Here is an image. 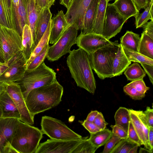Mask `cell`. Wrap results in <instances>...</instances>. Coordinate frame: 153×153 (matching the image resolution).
Segmentation results:
<instances>
[{
    "instance_id": "61",
    "label": "cell",
    "mask_w": 153,
    "mask_h": 153,
    "mask_svg": "<svg viewBox=\"0 0 153 153\" xmlns=\"http://www.w3.org/2000/svg\"><path fill=\"white\" fill-rule=\"evenodd\" d=\"M108 2L110 1H113L114 0H106Z\"/></svg>"
},
{
    "instance_id": "28",
    "label": "cell",
    "mask_w": 153,
    "mask_h": 153,
    "mask_svg": "<svg viewBox=\"0 0 153 153\" xmlns=\"http://www.w3.org/2000/svg\"><path fill=\"white\" fill-rule=\"evenodd\" d=\"M90 134L88 139L92 144L97 149L104 145L112 134L111 130L105 128L96 133Z\"/></svg>"
},
{
    "instance_id": "58",
    "label": "cell",
    "mask_w": 153,
    "mask_h": 153,
    "mask_svg": "<svg viewBox=\"0 0 153 153\" xmlns=\"http://www.w3.org/2000/svg\"><path fill=\"white\" fill-rule=\"evenodd\" d=\"M56 0H48V7L50 8L54 3Z\"/></svg>"
},
{
    "instance_id": "57",
    "label": "cell",
    "mask_w": 153,
    "mask_h": 153,
    "mask_svg": "<svg viewBox=\"0 0 153 153\" xmlns=\"http://www.w3.org/2000/svg\"><path fill=\"white\" fill-rule=\"evenodd\" d=\"M11 1L13 5L14 8L18 7L19 5V0H11Z\"/></svg>"
},
{
    "instance_id": "29",
    "label": "cell",
    "mask_w": 153,
    "mask_h": 153,
    "mask_svg": "<svg viewBox=\"0 0 153 153\" xmlns=\"http://www.w3.org/2000/svg\"><path fill=\"white\" fill-rule=\"evenodd\" d=\"M138 52L153 59V39L143 32L140 37Z\"/></svg>"
},
{
    "instance_id": "33",
    "label": "cell",
    "mask_w": 153,
    "mask_h": 153,
    "mask_svg": "<svg viewBox=\"0 0 153 153\" xmlns=\"http://www.w3.org/2000/svg\"><path fill=\"white\" fill-rule=\"evenodd\" d=\"M129 110L131 122L135 131L145 148L150 150L146 143L144 135L143 126L135 110L132 109H129Z\"/></svg>"
},
{
    "instance_id": "12",
    "label": "cell",
    "mask_w": 153,
    "mask_h": 153,
    "mask_svg": "<svg viewBox=\"0 0 153 153\" xmlns=\"http://www.w3.org/2000/svg\"><path fill=\"white\" fill-rule=\"evenodd\" d=\"M83 138L68 140L50 139L39 144L35 153H71Z\"/></svg>"
},
{
    "instance_id": "7",
    "label": "cell",
    "mask_w": 153,
    "mask_h": 153,
    "mask_svg": "<svg viewBox=\"0 0 153 153\" xmlns=\"http://www.w3.org/2000/svg\"><path fill=\"white\" fill-rule=\"evenodd\" d=\"M41 126L42 132L51 139L68 140L82 138L63 122L51 117L44 116L42 117Z\"/></svg>"
},
{
    "instance_id": "49",
    "label": "cell",
    "mask_w": 153,
    "mask_h": 153,
    "mask_svg": "<svg viewBox=\"0 0 153 153\" xmlns=\"http://www.w3.org/2000/svg\"><path fill=\"white\" fill-rule=\"evenodd\" d=\"M137 9H145L148 5L149 0H132Z\"/></svg>"
},
{
    "instance_id": "21",
    "label": "cell",
    "mask_w": 153,
    "mask_h": 153,
    "mask_svg": "<svg viewBox=\"0 0 153 153\" xmlns=\"http://www.w3.org/2000/svg\"><path fill=\"white\" fill-rule=\"evenodd\" d=\"M131 62L126 56L122 45L120 44L113 63V77L121 75Z\"/></svg>"
},
{
    "instance_id": "46",
    "label": "cell",
    "mask_w": 153,
    "mask_h": 153,
    "mask_svg": "<svg viewBox=\"0 0 153 153\" xmlns=\"http://www.w3.org/2000/svg\"><path fill=\"white\" fill-rule=\"evenodd\" d=\"M146 120L149 127H153V109L147 106L144 112Z\"/></svg>"
},
{
    "instance_id": "6",
    "label": "cell",
    "mask_w": 153,
    "mask_h": 153,
    "mask_svg": "<svg viewBox=\"0 0 153 153\" xmlns=\"http://www.w3.org/2000/svg\"><path fill=\"white\" fill-rule=\"evenodd\" d=\"M23 50L22 37L18 31L0 24V57L3 62L7 63Z\"/></svg>"
},
{
    "instance_id": "17",
    "label": "cell",
    "mask_w": 153,
    "mask_h": 153,
    "mask_svg": "<svg viewBox=\"0 0 153 153\" xmlns=\"http://www.w3.org/2000/svg\"><path fill=\"white\" fill-rule=\"evenodd\" d=\"M0 24L17 30L15 10L11 0H0Z\"/></svg>"
},
{
    "instance_id": "32",
    "label": "cell",
    "mask_w": 153,
    "mask_h": 153,
    "mask_svg": "<svg viewBox=\"0 0 153 153\" xmlns=\"http://www.w3.org/2000/svg\"><path fill=\"white\" fill-rule=\"evenodd\" d=\"M51 20L50 22L45 33L32 53L30 57L27 60L26 63V68L35 57L41 52L46 45L49 43L51 27Z\"/></svg>"
},
{
    "instance_id": "47",
    "label": "cell",
    "mask_w": 153,
    "mask_h": 153,
    "mask_svg": "<svg viewBox=\"0 0 153 153\" xmlns=\"http://www.w3.org/2000/svg\"><path fill=\"white\" fill-rule=\"evenodd\" d=\"M143 32L153 39V20L147 22L142 27Z\"/></svg>"
},
{
    "instance_id": "43",
    "label": "cell",
    "mask_w": 153,
    "mask_h": 153,
    "mask_svg": "<svg viewBox=\"0 0 153 153\" xmlns=\"http://www.w3.org/2000/svg\"><path fill=\"white\" fill-rule=\"evenodd\" d=\"M111 127L112 129V134L121 139H126L127 138V132L120 126L115 124L111 125Z\"/></svg>"
},
{
    "instance_id": "30",
    "label": "cell",
    "mask_w": 153,
    "mask_h": 153,
    "mask_svg": "<svg viewBox=\"0 0 153 153\" xmlns=\"http://www.w3.org/2000/svg\"><path fill=\"white\" fill-rule=\"evenodd\" d=\"M124 74L128 80L132 81L143 79L146 74L138 62H134L127 67Z\"/></svg>"
},
{
    "instance_id": "51",
    "label": "cell",
    "mask_w": 153,
    "mask_h": 153,
    "mask_svg": "<svg viewBox=\"0 0 153 153\" xmlns=\"http://www.w3.org/2000/svg\"><path fill=\"white\" fill-rule=\"evenodd\" d=\"M148 140L151 149H153V127H149L148 133Z\"/></svg>"
},
{
    "instance_id": "13",
    "label": "cell",
    "mask_w": 153,
    "mask_h": 153,
    "mask_svg": "<svg viewBox=\"0 0 153 153\" xmlns=\"http://www.w3.org/2000/svg\"><path fill=\"white\" fill-rule=\"evenodd\" d=\"M102 35L94 33L80 34L77 37L76 44L88 54L94 53L99 49L111 43Z\"/></svg>"
},
{
    "instance_id": "9",
    "label": "cell",
    "mask_w": 153,
    "mask_h": 153,
    "mask_svg": "<svg viewBox=\"0 0 153 153\" xmlns=\"http://www.w3.org/2000/svg\"><path fill=\"white\" fill-rule=\"evenodd\" d=\"M27 59L23 51L8 62L7 65L0 75V82H18L24 77L26 70Z\"/></svg>"
},
{
    "instance_id": "3",
    "label": "cell",
    "mask_w": 153,
    "mask_h": 153,
    "mask_svg": "<svg viewBox=\"0 0 153 153\" xmlns=\"http://www.w3.org/2000/svg\"><path fill=\"white\" fill-rule=\"evenodd\" d=\"M43 134L38 128L19 120L11 144L18 153H35Z\"/></svg>"
},
{
    "instance_id": "44",
    "label": "cell",
    "mask_w": 153,
    "mask_h": 153,
    "mask_svg": "<svg viewBox=\"0 0 153 153\" xmlns=\"http://www.w3.org/2000/svg\"><path fill=\"white\" fill-rule=\"evenodd\" d=\"M93 122L101 130L105 129L108 124L105 120L103 114L100 112H99Z\"/></svg>"
},
{
    "instance_id": "16",
    "label": "cell",
    "mask_w": 153,
    "mask_h": 153,
    "mask_svg": "<svg viewBox=\"0 0 153 153\" xmlns=\"http://www.w3.org/2000/svg\"><path fill=\"white\" fill-rule=\"evenodd\" d=\"M62 10L58 11L51 20V27L49 42L55 43L69 26Z\"/></svg>"
},
{
    "instance_id": "14",
    "label": "cell",
    "mask_w": 153,
    "mask_h": 153,
    "mask_svg": "<svg viewBox=\"0 0 153 153\" xmlns=\"http://www.w3.org/2000/svg\"><path fill=\"white\" fill-rule=\"evenodd\" d=\"M91 0H71L65 14L69 24H74L82 31L84 16Z\"/></svg>"
},
{
    "instance_id": "10",
    "label": "cell",
    "mask_w": 153,
    "mask_h": 153,
    "mask_svg": "<svg viewBox=\"0 0 153 153\" xmlns=\"http://www.w3.org/2000/svg\"><path fill=\"white\" fill-rule=\"evenodd\" d=\"M5 90L13 99L20 115V121L32 125L34 123V116L29 112L20 86L17 82L4 83Z\"/></svg>"
},
{
    "instance_id": "2",
    "label": "cell",
    "mask_w": 153,
    "mask_h": 153,
    "mask_svg": "<svg viewBox=\"0 0 153 153\" xmlns=\"http://www.w3.org/2000/svg\"><path fill=\"white\" fill-rule=\"evenodd\" d=\"M69 53L66 62L72 77L78 86L94 94L96 81L88 53L80 48Z\"/></svg>"
},
{
    "instance_id": "25",
    "label": "cell",
    "mask_w": 153,
    "mask_h": 153,
    "mask_svg": "<svg viewBox=\"0 0 153 153\" xmlns=\"http://www.w3.org/2000/svg\"><path fill=\"white\" fill-rule=\"evenodd\" d=\"M14 10L17 30L22 36L24 26L28 25L26 0H19V6Z\"/></svg>"
},
{
    "instance_id": "52",
    "label": "cell",
    "mask_w": 153,
    "mask_h": 153,
    "mask_svg": "<svg viewBox=\"0 0 153 153\" xmlns=\"http://www.w3.org/2000/svg\"><path fill=\"white\" fill-rule=\"evenodd\" d=\"M99 112L96 110L92 111L88 114L85 120L93 122Z\"/></svg>"
},
{
    "instance_id": "38",
    "label": "cell",
    "mask_w": 153,
    "mask_h": 153,
    "mask_svg": "<svg viewBox=\"0 0 153 153\" xmlns=\"http://www.w3.org/2000/svg\"><path fill=\"white\" fill-rule=\"evenodd\" d=\"M153 16L150 13L149 5L144 10L139 14L135 19V26L136 28L142 27L149 20H153Z\"/></svg>"
},
{
    "instance_id": "8",
    "label": "cell",
    "mask_w": 153,
    "mask_h": 153,
    "mask_svg": "<svg viewBox=\"0 0 153 153\" xmlns=\"http://www.w3.org/2000/svg\"><path fill=\"white\" fill-rule=\"evenodd\" d=\"M78 30L74 24L70 25L56 42L49 46L46 57L48 59L51 61L57 60L69 53L71 47L76 44Z\"/></svg>"
},
{
    "instance_id": "35",
    "label": "cell",
    "mask_w": 153,
    "mask_h": 153,
    "mask_svg": "<svg viewBox=\"0 0 153 153\" xmlns=\"http://www.w3.org/2000/svg\"><path fill=\"white\" fill-rule=\"evenodd\" d=\"M97 149L92 144L88 139L83 138L71 153H94Z\"/></svg>"
},
{
    "instance_id": "19",
    "label": "cell",
    "mask_w": 153,
    "mask_h": 153,
    "mask_svg": "<svg viewBox=\"0 0 153 153\" xmlns=\"http://www.w3.org/2000/svg\"><path fill=\"white\" fill-rule=\"evenodd\" d=\"M0 105L2 111V117L20 118V113L12 98L6 91L0 94Z\"/></svg>"
},
{
    "instance_id": "63",
    "label": "cell",
    "mask_w": 153,
    "mask_h": 153,
    "mask_svg": "<svg viewBox=\"0 0 153 153\" xmlns=\"http://www.w3.org/2000/svg\"><path fill=\"white\" fill-rule=\"evenodd\" d=\"M1 73H0V75L1 74Z\"/></svg>"
},
{
    "instance_id": "18",
    "label": "cell",
    "mask_w": 153,
    "mask_h": 153,
    "mask_svg": "<svg viewBox=\"0 0 153 153\" xmlns=\"http://www.w3.org/2000/svg\"><path fill=\"white\" fill-rule=\"evenodd\" d=\"M52 16L50 8L48 7L40 11L36 24L35 38L34 41L35 48L46 31L51 20Z\"/></svg>"
},
{
    "instance_id": "5",
    "label": "cell",
    "mask_w": 153,
    "mask_h": 153,
    "mask_svg": "<svg viewBox=\"0 0 153 153\" xmlns=\"http://www.w3.org/2000/svg\"><path fill=\"white\" fill-rule=\"evenodd\" d=\"M56 74L44 61L37 68L26 71L23 78L18 82L25 99L29 92L35 88L50 84L56 79Z\"/></svg>"
},
{
    "instance_id": "4",
    "label": "cell",
    "mask_w": 153,
    "mask_h": 153,
    "mask_svg": "<svg viewBox=\"0 0 153 153\" xmlns=\"http://www.w3.org/2000/svg\"><path fill=\"white\" fill-rule=\"evenodd\" d=\"M120 44L115 41L88 56L92 68L102 79L113 77V63Z\"/></svg>"
},
{
    "instance_id": "34",
    "label": "cell",
    "mask_w": 153,
    "mask_h": 153,
    "mask_svg": "<svg viewBox=\"0 0 153 153\" xmlns=\"http://www.w3.org/2000/svg\"><path fill=\"white\" fill-rule=\"evenodd\" d=\"M122 47L125 54L130 61L153 66V59L148 57L138 52Z\"/></svg>"
},
{
    "instance_id": "50",
    "label": "cell",
    "mask_w": 153,
    "mask_h": 153,
    "mask_svg": "<svg viewBox=\"0 0 153 153\" xmlns=\"http://www.w3.org/2000/svg\"><path fill=\"white\" fill-rule=\"evenodd\" d=\"M35 1L37 8L39 11L48 7V0H35Z\"/></svg>"
},
{
    "instance_id": "15",
    "label": "cell",
    "mask_w": 153,
    "mask_h": 153,
    "mask_svg": "<svg viewBox=\"0 0 153 153\" xmlns=\"http://www.w3.org/2000/svg\"><path fill=\"white\" fill-rule=\"evenodd\" d=\"M19 119L17 118L1 117L0 118V153L11 145L15 128Z\"/></svg>"
},
{
    "instance_id": "40",
    "label": "cell",
    "mask_w": 153,
    "mask_h": 153,
    "mask_svg": "<svg viewBox=\"0 0 153 153\" xmlns=\"http://www.w3.org/2000/svg\"><path fill=\"white\" fill-rule=\"evenodd\" d=\"M128 137L127 138L129 141L134 143L140 146L143 145V143L139 138L130 121L127 131Z\"/></svg>"
},
{
    "instance_id": "20",
    "label": "cell",
    "mask_w": 153,
    "mask_h": 153,
    "mask_svg": "<svg viewBox=\"0 0 153 153\" xmlns=\"http://www.w3.org/2000/svg\"><path fill=\"white\" fill-rule=\"evenodd\" d=\"M111 4L120 14L127 20L132 16L136 19L140 14L139 11L132 0H115Z\"/></svg>"
},
{
    "instance_id": "31",
    "label": "cell",
    "mask_w": 153,
    "mask_h": 153,
    "mask_svg": "<svg viewBox=\"0 0 153 153\" xmlns=\"http://www.w3.org/2000/svg\"><path fill=\"white\" fill-rule=\"evenodd\" d=\"M115 124L118 125L127 132L131 121L129 109L120 107L116 111L114 115Z\"/></svg>"
},
{
    "instance_id": "56",
    "label": "cell",
    "mask_w": 153,
    "mask_h": 153,
    "mask_svg": "<svg viewBox=\"0 0 153 153\" xmlns=\"http://www.w3.org/2000/svg\"><path fill=\"white\" fill-rule=\"evenodd\" d=\"M7 63L2 62L0 63V73H1L4 68L7 66Z\"/></svg>"
},
{
    "instance_id": "26",
    "label": "cell",
    "mask_w": 153,
    "mask_h": 153,
    "mask_svg": "<svg viewBox=\"0 0 153 153\" xmlns=\"http://www.w3.org/2000/svg\"><path fill=\"white\" fill-rule=\"evenodd\" d=\"M140 39L139 35L128 30L120 38V44L123 47L138 52Z\"/></svg>"
},
{
    "instance_id": "42",
    "label": "cell",
    "mask_w": 153,
    "mask_h": 153,
    "mask_svg": "<svg viewBox=\"0 0 153 153\" xmlns=\"http://www.w3.org/2000/svg\"><path fill=\"white\" fill-rule=\"evenodd\" d=\"M128 84L134 87L140 93L143 94H145L149 89L146 85L143 79L132 81Z\"/></svg>"
},
{
    "instance_id": "11",
    "label": "cell",
    "mask_w": 153,
    "mask_h": 153,
    "mask_svg": "<svg viewBox=\"0 0 153 153\" xmlns=\"http://www.w3.org/2000/svg\"><path fill=\"white\" fill-rule=\"evenodd\" d=\"M127 20L120 14L111 4L108 3L102 35L109 40L120 32Z\"/></svg>"
},
{
    "instance_id": "45",
    "label": "cell",
    "mask_w": 153,
    "mask_h": 153,
    "mask_svg": "<svg viewBox=\"0 0 153 153\" xmlns=\"http://www.w3.org/2000/svg\"><path fill=\"white\" fill-rule=\"evenodd\" d=\"M82 125L90 133H95L101 130L93 122L85 120L83 122Z\"/></svg>"
},
{
    "instance_id": "62",
    "label": "cell",
    "mask_w": 153,
    "mask_h": 153,
    "mask_svg": "<svg viewBox=\"0 0 153 153\" xmlns=\"http://www.w3.org/2000/svg\"><path fill=\"white\" fill-rule=\"evenodd\" d=\"M2 62H1V61H0V63H2Z\"/></svg>"
},
{
    "instance_id": "53",
    "label": "cell",
    "mask_w": 153,
    "mask_h": 153,
    "mask_svg": "<svg viewBox=\"0 0 153 153\" xmlns=\"http://www.w3.org/2000/svg\"><path fill=\"white\" fill-rule=\"evenodd\" d=\"M71 2V0H59V3L64 5L67 9L69 7Z\"/></svg>"
},
{
    "instance_id": "27",
    "label": "cell",
    "mask_w": 153,
    "mask_h": 153,
    "mask_svg": "<svg viewBox=\"0 0 153 153\" xmlns=\"http://www.w3.org/2000/svg\"><path fill=\"white\" fill-rule=\"evenodd\" d=\"M22 37L23 51L27 60L35 48L31 30L28 25L23 27Z\"/></svg>"
},
{
    "instance_id": "59",
    "label": "cell",
    "mask_w": 153,
    "mask_h": 153,
    "mask_svg": "<svg viewBox=\"0 0 153 153\" xmlns=\"http://www.w3.org/2000/svg\"><path fill=\"white\" fill-rule=\"evenodd\" d=\"M5 90V87L4 83L0 82V94Z\"/></svg>"
},
{
    "instance_id": "60",
    "label": "cell",
    "mask_w": 153,
    "mask_h": 153,
    "mask_svg": "<svg viewBox=\"0 0 153 153\" xmlns=\"http://www.w3.org/2000/svg\"><path fill=\"white\" fill-rule=\"evenodd\" d=\"M2 109L0 105V118L2 117Z\"/></svg>"
},
{
    "instance_id": "64",
    "label": "cell",
    "mask_w": 153,
    "mask_h": 153,
    "mask_svg": "<svg viewBox=\"0 0 153 153\" xmlns=\"http://www.w3.org/2000/svg\"></svg>"
},
{
    "instance_id": "23",
    "label": "cell",
    "mask_w": 153,
    "mask_h": 153,
    "mask_svg": "<svg viewBox=\"0 0 153 153\" xmlns=\"http://www.w3.org/2000/svg\"><path fill=\"white\" fill-rule=\"evenodd\" d=\"M108 3L106 0H99L94 22V33L102 35Z\"/></svg>"
},
{
    "instance_id": "22",
    "label": "cell",
    "mask_w": 153,
    "mask_h": 153,
    "mask_svg": "<svg viewBox=\"0 0 153 153\" xmlns=\"http://www.w3.org/2000/svg\"><path fill=\"white\" fill-rule=\"evenodd\" d=\"M100 0H91L85 11L84 16L83 30L84 34L93 33V24Z\"/></svg>"
},
{
    "instance_id": "24",
    "label": "cell",
    "mask_w": 153,
    "mask_h": 153,
    "mask_svg": "<svg viewBox=\"0 0 153 153\" xmlns=\"http://www.w3.org/2000/svg\"><path fill=\"white\" fill-rule=\"evenodd\" d=\"M26 4L28 25L30 29L34 43L36 24L40 11L37 8L35 0H26Z\"/></svg>"
},
{
    "instance_id": "55",
    "label": "cell",
    "mask_w": 153,
    "mask_h": 153,
    "mask_svg": "<svg viewBox=\"0 0 153 153\" xmlns=\"http://www.w3.org/2000/svg\"><path fill=\"white\" fill-rule=\"evenodd\" d=\"M138 146L136 145L133 147L129 150L128 153H136Z\"/></svg>"
},
{
    "instance_id": "41",
    "label": "cell",
    "mask_w": 153,
    "mask_h": 153,
    "mask_svg": "<svg viewBox=\"0 0 153 153\" xmlns=\"http://www.w3.org/2000/svg\"><path fill=\"white\" fill-rule=\"evenodd\" d=\"M121 139L112 134L105 144L102 153H110L116 144Z\"/></svg>"
},
{
    "instance_id": "37",
    "label": "cell",
    "mask_w": 153,
    "mask_h": 153,
    "mask_svg": "<svg viewBox=\"0 0 153 153\" xmlns=\"http://www.w3.org/2000/svg\"><path fill=\"white\" fill-rule=\"evenodd\" d=\"M136 145L127 138L121 139L116 144L110 153H128L130 149Z\"/></svg>"
},
{
    "instance_id": "39",
    "label": "cell",
    "mask_w": 153,
    "mask_h": 153,
    "mask_svg": "<svg viewBox=\"0 0 153 153\" xmlns=\"http://www.w3.org/2000/svg\"><path fill=\"white\" fill-rule=\"evenodd\" d=\"M123 91L132 99L135 100H140L145 96V94L140 93L134 87L128 84L124 87Z\"/></svg>"
},
{
    "instance_id": "1",
    "label": "cell",
    "mask_w": 153,
    "mask_h": 153,
    "mask_svg": "<svg viewBox=\"0 0 153 153\" xmlns=\"http://www.w3.org/2000/svg\"><path fill=\"white\" fill-rule=\"evenodd\" d=\"M63 88L56 79L52 83L33 89L25 98L27 107L34 116L57 106L61 101Z\"/></svg>"
},
{
    "instance_id": "48",
    "label": "cell",
    "mask_w": 153,
    "mask_h": 153,
    "mask_svg": "<svg viewBox=\"0 0 153 153\" xmlns=\"http://www.w3.org/2000/svg\"><path fill=\"white\" fill-rule=\"evenodd\" d=\"M148 76L151 82L153 84V66L148 64H140Z\"/></svg>"
},
{
    "instance_id": "54",
    "label": "cell",
    "mask_w": 153,
    "mask_h": 153,
    "mask_svg": "<svg viewBox=\"0 0 153 153\" xmlns=\"http://www.w3.org/2000/svg\"><path fill=\"white\" fill-rule=\"evenodd\" d=\"M139 153H152L153 151L150 150L146 148H140L139 149Z\"/></svg>"
},
{
    "instance_id": "36",
    "label": "cell",
    "mask_w": 153,
    "mask_h": 153,
    "mask_svg": "<svg viewBox=\"0 0 153 153\" xmlns=\"http://www.w3.org/2000/svg\"><path fill=\"white\" fill-rule=\"evenodd\" d=\"M49 47L48 44L44 49L33 59L27 67L26 71H30L35 69L44 61L46 58L47 53Z\"/></svg>"
}]
</instances>
